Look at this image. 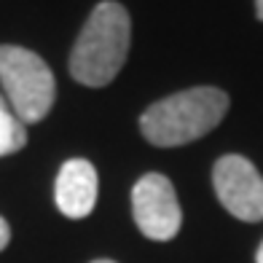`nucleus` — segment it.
Listing matches in <instances>:
<instances>
[{
    "mask_svg": "<svg viewBox=\"0 0 263 263\" xmlns=\"http://www.w3.org/2000/svg\"><path fill=\"white\" fill-rule=\"evenodd\" d=\"M27 145V129L0 94V156H11Z\"/></svg>",
    "mask_w": 263,
    "mask_h": 263,
    "instance_id": "7",
    "label": "nucleus"
},
{
    "mask_svg": "<svg viewBox=\"0 0 263 263\" xmlns=\"http://www.w3.org/2000/svg\"><path fill=\"white\" fill-rule=\"evenodd\" d=\"M8 242H11V226L0 218V253H3V250L8 247Z\"/></svg>",
    "mask_w": 263,
    "mask_h": 263,
    "instance_id": "8",
    "label": "nucleus"
},
{
    "mask_svg": "<svg viewBox=\"0 0 263 263\" xmlns=\"http://www.w3.org/2000/svg\"><path fill=\"white\" fill-rule=\"evenodd\" d=\"M91 263H116V260H107V258H100V260H91Z\"/></svg>",
    "mask_w": 263,
    "mask_h": 263,
    "instance_id": "11",
    "label": "nucleus"
},
{
    "mask_svg": "<svg viewBox=\"0 0 263 263\" xmlns=\"http://www.w3.org/2000/svg\"><path fill=\"white\" fill-rule=\"evenodd\" d=\"M255 263H263V242H260V247H258V253H255Z\"/></svg>",
    "mask_w": 263,
    "mask_h": 263,
    "instance_id": "10",
    "label": "nucleus"
},
{
    "mask_svg": "<svg viewBox=\"0 0 263 263\" xmlns=\"http://www.w3.org/2000/svg\"><path fill=\"white\" fill-rule=\"evenodd\" d=\"M0 86L22 124L43 121L57 100V78L43 57L25 46H0Z\"/></svg>",
    "mask_w": 263,
    "mask_h": 263,
    "instance_id": "3",
    "label": "nucleus"
},
{
    "mask_svg": "<svg viewBox=\"0 0 263 263\" xmlns=\"http://www.w3.org/2000/svg\"><path fill=\"white\" fill-rule=\"evenodd\" d=\"M132 215L142 236L153 242H170L183 226V210L170 177L148 172L132 188Z\"/></svg>",
    "mask_w": 263,
    "mask_h": 263,
    "instance_id": "4",
    "label": "nucleus"
},
{
    "mask_svg": "<svg viewBox=\"0 0 263 263\" xmlns=\"http://www.w3.org/2000/svg\"><path fill=\"white\" fill-rule=\"evenodd\" d=\"M255 14H258V19L263 22V0H255Z\"/></svg>",
    "mask_w": 263,
    "mask_h": 263,
    "instance_id": "9",
    "label": "nucleus"
},
{
    "mask_svg": "<svg viewBox=\"0 0 263 263\" xmlns=\"http://www.w3.org/2000/svg\"><path fill=\"white\" fill-rule=\"evenodd\" d=\"M212 185L218 201L236 220H263V177L250 159L239 153L220 156L212 166Z\"/></svg>",
    "mask_w": 263,
    "mask_h": 263,
    "instance_id": "5",
    "label": "nucleus"
},
{
    "mask_svg": "<svg viewBox=\"0 0 263 263\" xmlns=\"http://www.w3.org/2000/svg\"><path fill=\"white\" fill-rule=\"evenodd\" d=\"M229 113V94L218 86H194L153 102L140 116V132L156 148H177L204 137Z\"/></svg>",
    "mask_w": 263,
    "mask_h": 263,
    "instance_id": "1",
    "label": "nucleus"
},
{
    "mask_svg": "<svg viewBox=\"0 0 263 263\" xmlns=\"http://www.w3.org/2000/svg\"><path fill=\"white\" fill-rule=\"evenodd\" d=\"M100 194V177L94 164L86 159H67L59 166L57 185H54V201L57 210L70 220H81L91 215Z\"/></svg>",
    "mask_w": 263,
    "mask_h": 263,
    "instance_id": "6",
    "label": "nucleus"
},
{
    "mask_svg": "<svg viewBox=\"0 0 263 263\" xmlns=\"http://www.w3.org/2000/svg\"><path fill=\"white\" fill-rule=\"evenodd\" d=\"M132 22L121 3L102 0L91 8L70 54V76L83 86H107L129 54Z\"/></svg>",
    "mask_w": 263,
    "mask_h": 263,
    "instance_id": "2",
    "label": "nucleus"
}]
</instances>
